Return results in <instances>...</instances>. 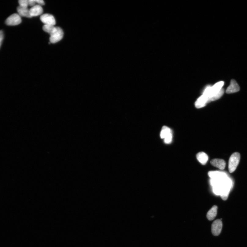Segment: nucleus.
<instances>
[{"instance_id": "obj_21", "label": "nucleus", "mask_w": 247, "mask_h": 247, "mask_svg": "<svg viewBox=\"0 0 247 247\" xmlns=\"http://www.w3.org/2000/svg\"><path fill=\"white\" fill-rule=\"evenodd\" d=\"M29 6L32 7L36 5L35 0H28Z\"/></svg>"}, {"instance_id": "obj_12", "label": "nucleus", "mask_w": 247, "mask_h": 247, "mask_svg": "<svg viewBox=\"0 0 247 247\" xmlns=\"http://www.w3.org/2000/svg\"><path fill=\"white\" fill-rule=\"evenodd\" d=\"M17 10L18 14L21 17H26L29 18L32 17L30 15V9H28V8L19 6L17 8Z\"/></svg>"}, {"instance_id": "obj_7", "label": "nucleus", "mask_w": 247, "mask_h": 247, "mask_svg": "<svg viewBox=\"0 0 247 247\" xmlns=\"http://www.w3.org/2000/svg\"><path fill=\"white\" fill-rule=\"evenodd\" d=\"M41 21L45 25H50L54 26L56 24L55 19L54 17L49 14H44L40 17Z\"/></svg>"}, {"instance_id": "obj_6", "label": "nucleus", "mask_w": 247, "mask_h": 247, "mask_svg": "<svg viewBox=\"0 0 247 247\" xmlns=\"http://www.w3.org/2000/svg\"><path fill=\"white\" fill-rule=\"evenodd\" d=\"M222 222L220 219L215 220L212 226V234L215 236H218L220 234L222 229Z\"/></svg>"}, {"instance_id": "obj_3", "label": "nucleus", "mask_w": 247, "mask_h": 247, "mask_svg": "<svg viewBox=\"0 0 247 247\" xmlns=\"http://www.w3.org/2000/svg\"><path fill=\"white\" fill-rule=\"evenodd\" d=\"M64 32L61 28L56 27L55 29L50 35V43H55L61 41L63 38Z\"/></svg>"}, {"instance_id": "obj_18", "label": "nucleus", "mask_w": 247, "mask_h": 247, "mask_svg": "<svg viewBox=\"0 0 247 247\" xmlns=\"http://www.w3.org/2000/svg\"><path fill=\"white\" fill-rule=\"evenodd\" d=\"M208 175L212 179H217L219 177L220 175L218 172L215 171H210Z\"/></svg>"}, {"instance_id": "obj_16", "label": "nucleus", "mask_w": 247, "mask_h": 247, "mask_svg": "<svg viewBox=\"0 0 247 247\" xmlns=\"http://www.w3.org/2000/svg\"><path fill=\"white\" fill-rule=\"evenodd\" d=\"M55 27L53 25H44L43 27V29L45 32L49 33L50 35L54 31Z\"/></svg>"}, {"instance_id": "obj_9", "label": "nucleus", "mask_w": 247, "mask_h": 247, "mask_svg": "<svg viewBox=\"0 0 247 247\" xmlns=\"http://www.w3.org/2000/svg\"><path fill=\"white\" fill-rule=\"evenodd\" d=\"M210 163L213 166L221 170L225 169L226 165L225 161L221 159H213L210 161Z\"/></svg>"}, {"instance_id": "obj_4", "label": "nucleus", "mask_w": 247, "mask_h": 247, "mask_svg": "<svg viewBox=\"0 0 247 247\" xmlns=\"http://www.w3.org/2000/svg\"><path fill=\"white\" fill-rule=\"evenodd\" d=\"M22 21L21 16L18 14L14 13L7 19L6 24L8 26H16L20 24Z\"/></svg>"}, {"instance_id": "obj_5", "label": "nucleus", "mask_w": 247, "mask_h": 247, "mask_svg": "<svg viewBox=\"0 0 247 247\" xmlns=\"http://www.w3.org/2000/svg\"><path fill=\"white\" fill-rule=\"evenodd\" d=\"M161 138H164V142L167 144L170 143L172 139V133L170 129L166 126L162 127L160 134Z\"/></svg>"}, {"instance_id": "obj_14", "label": "nucleus", "mask_w": 247, "mask_h": 247, "mask_svg": "<svg viewBox=\"0 0 247 247\" xmlns=\"http://www.w3.org/2000/svg\"><path fill=\"white\" fill-rule=\"evenodd\" d=\"M218 207L217 206H214L208 212L207 217L209 220H214L217 215Z\"/></svg>"}, {"instance_id": "obj_20", "label": "nucleus", "mask_w": 247, "mask_h": 247, "mask_svg": "<svg viewBox=\"0 0 247 247\" xmlns=\"http://www.w3.org/2000/svg\"><path fill=\"white\" fill-rule=\"evenodd\" d=\"M4 38V33L2 31H0V47H1L2 41Z\"/></svg>"}, {"instance_id": "obj_13", "label": "nucleus", "mask_w": 247, "mask_h": 247, "mask_svg": "<svg viewBox=\"0 0 247 247\" xmlns=\"http://www.w3.org/2000/svg\"><path fill=\"white\" fill-rule=\"evenodd\" d=\"M196 158L198 161L203 165L205 164L208 159V156L206 153L203 152L198 153L196 155Z\"/></svg>"}, {"instance_id": "obj_1", "label": "nucleus", "mask_w": 247, "mask_h": 247, "mask_svg": "<svg viewBox=\"0 0 247 247\" xmlns=\"http://www.w3.org/2000/svg\"><path fill=\"white\" fill-rule=\"evenodd\" d=\"M224 84L223 81H221L216 83L212 87H208L205 90L203 94L208 98V101L210 98L215 96L223 88Z\"/></svg>"}, {"instance_id": "obj_11", "label": "nucleus", "mask_w": 247, "mask_h": 247, "mask_svg": "<svg viewBox=\"0 0 247 247\" xmlns=\"http://www.w3.org/2000/svg\"><path fill=\"white\" fill-rule=\"evenodd\" d=\"M208 98L205 95L203 94L198 98L195 102L196 107L197 108H201L205 106L207 103H208Z\"/></svg>"}, {"instance_id": "obj_2", "label": "nucleus", "mask_w": 247, "mask_h": 247, "mask_svg": "<svg viewBox=\"0 0 247 247\" xmlns=\"http://www.w3.org/2000/svg\"><path fill=\"white\" fill-rule=\"evenodd\" d=\"M240 158V154L238 152L233 153L230 157L229 162V170L230 173L234 172L236 169L239 163Z\"/></svg>"}, {"instance_id": "obj_22", "label": "nucleus", "mask_w": 247, "mask_h": 247, "mask_svg": "<svg viewBox=\"0 0 247 247\" xmlns=\"http://www.w3.org/2000/svg\"><path fill=\"white\" fill-rule=\"evenodd\" d=\"M36 3L40 6L44 5L45 4L43 0H35Z\"/></svg>"}, {"instance_id": "obj_15", "label": "nucleus", "mask_w": 247, "mask_h": 247, "mask_svg": "<svg viewBox=\"0 0 247 247\" xmlns=\"http://www.w3.org/2000/svg\"><path fill=\"white\" fill-rule=\"evenodd\" d=\"M221 190L220 193V195L222 199L224 201H226L228 199L229 193V190L227 187L225 186L221 185Z\"/></svg>"}, {"instance_id": "obj_10", "label": "nucleus", "mask_w": 247, "mask_h": 247, "mask_svg": "<svg viewBox=\"0 0 247 247\" xmlns=\"http://www.w3.org/2000/svg\"><path fill=\"white\" fill-rule=\"evenodd\" d=\"M43 9L41 6L36 5L30 9V13L31 17L41 15L43 13Z\"/></svg>"}, {"instance_id": "obj_17", "label": "nucleus", "mask_w": 247, "mask_h": 247, "mask_svg": "<svg viewBox=\"0 0 247 247\" xmlns=\"http://www.w3.org/2000/svg\"><path fill=\"white\" fill-rule=\"evenodd\" d=\"M224 93V90L222 88L221 90L217 94H216L215 96L210 98V99L208 100V103L219 99V98L223 96V94Z\"/></svg>"}, {"instance_id": "obj_8", "label": "nucleus", "mask_w": 247, "mask_h": 247, "mask_svg": "<svg viewBox=\"0 0 247 247\" xmlns=\"http://www.w3.org/2000/svg\"><path fill=\"white\" fill-rule=\"evenodd\" d=\"M240 90V87L236 81L234 79H232L231 81L230 84L227 89L226 93L228 94L234 93L239 91Z\"/></svg>"}, {"instance_id": "obj_19", "label": "nucleus", "mask_w": 247, "mask_h": 247, "mask_svg": "<svg viewBox=\"0 0 247 247\" xmlns=\"http://www.w3.org/2000/svg\"><path fill=\"white\" fill-rule=\"evenodd\" d=\"M19 6L22 7L28 8V0H20L19 1Z\"/></svg>"}]
</instances>
